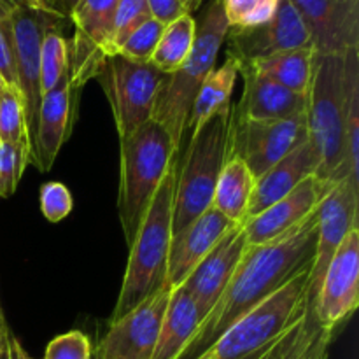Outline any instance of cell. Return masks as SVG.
I'll use <instances>...</instances> for the list:
<instances>
[{
    "label": "cell",
    "mask_w": 359,
    "mask_h": 359,
    "mask_svg": "<svg viewBox=\"0 0 359 359\" xmlns=\"http://www.w3.org/2000/svg\"><path fill=\"white\" fill-rule=\"evenodd\" d=\"M318 241L316 212L290 233L262 245H248L226 290L200 323L195 337L177 359H198L242 316L311 270Z\"/></svg>",
    "instance_id": "obj_1"
},
{
    "label": "cell",
    "mask_w": 359,
    "mask_h": 359,
    "mask_svg": "<svg viewBox=\"0 0 359 359\" xmlns=\"http://www.w3.org/2000/svg\"><path fill=\"white\" fill-rule=\"evenodd\" d=\"M309 272L242 316L198 359H302L311 344L305 330Z\"/></svg>",
    "instance_id": "obj_2"
},
{
    "label": "cell",
    "mask_w": 359,
    "mask_h": 359,
    "mask_svg": "<svg viewBox=\"0 0 359 359\" xmlns=\"http://www.w3.org/2000/svg\"><path fill=\"white\" fill-rule=\"evenodd\" d=\"M358 65L359 51L346 56L314 53L312 81L307 93V133L319 156V170L316 175L332 184L351 179L346 114L351 72Z\"/></svg>",
    "instance_id": "obj_3"
},
{
    "label": "cell",
    "mask_w": 359,
    "mask_h": 359,
    "mask_svg": "<svg viewBox=\"0 0 359 359\" xmlns=\"http://www.w3.org/2000/svg\"><path fill=\"white\" fill-rule=\"evenodd\" d=\"M179 158L170 165L163 181L140 223L130 245L128 265L123 277L121 291L109 323L125 314L165 287L167 262L174 223V195Z\"/></svg>",
    "instance_id": "obj_4"
},
{
    "label": "cell",
    "mask_w": 359,
    "mask_h": 359,
    "mask_svg": "<svg viewBox=\"0 0 359 359\" xmlns=\"http://www.w3.org/2000/svg\"><path fill=\"white\" fill-rule=\"evenodd\" d=\"M228 25L221 0H210L202 21L196 25L195 41L188 58L175 72L167 74L158 91L151 119L170 135L175 149H181L184 133L188 132L193 102L205 77L216 67L217 55L226 41Z\"/></svg>",
    "instance_id": "obj_5"
},
{
    "label": "cell",
    "mask_w": 359,
    "mask_h": 359,
    "mask_svg": "<svg viewBox=\"0 0 359 359\" xmlns=\"http://www.w3.org/2000/svg\"><path fill=\"white\" fill-rule=\"evenodd\" d=\"M177 158L179 153L170 135L153 119L119 140L118 214L128 248L156 195L158 186Z\"/></svg>",
    "instance_id": "obj_6"
},
{
    "label": "cell",
    "mask_w": 359,
    "mask_h": 359,
    "mask_svg": "<svg viewBox=\"0 0 359 359\" xmlns=\"http://www.w3.org/2000/svg\"><path fill=\"white\" fill-rule=\"evenodd\" d=\"M231 123L233 107L230 112L210 118L189 137L188 151L177 163L172 235L184 230L212 207L214 189L230 153Z\"/></svg>",
    "instance_id": "obj_7"
},
{
    "label": "cell",
    "mask_w": 359,
    "mask_h": 359,
    "mask_svg": "<svg viewBox=\"0 0 359 359\" xmlns=\"http://www.w3.org/2000/svg\"><path fill=\"white\" fill-rule=\"evenodd\" d=\"M165 76L149 62L137 63L121 55L105 60L95 79L111 105L119 140L149 121Z\"/></svg>",
    "instance_id": "obj_8"
},
{
    "label": "cell",
    "mask_w": 359,
    "mask_h": 359,
    "mask_svg": "<svg viewBox=\"0 0 359 359\" xmlns=\"http://www.w3.org/2000/svg\"><path fill=\"white\" fill-rule=\"evenodd\" d=\"M359 210V184L349 177L335 182L328 189L316 209L318 216V241H316L314 262L307 280V294H305V312L316 318L314 309L318 300L319 287L330 262L335 256L346 235L358 226Z\"/></svg>",
    "instance_id": "obj_9"
},
{
    "label": "cell",
    "mask_w": 359,
    "mask_h": 359,
    "mask_svg": "<svg viewBox=\"0 0 359 359\" xmlns=\"http://www.w3.org/2000/svg\"><path fill=\"white\" fill-rule=\"evenodd\" d=\"M63 18L28 9L21 4L11 7L13 25L14 60H16L18 93L23 102L25 125H27L28 144L35 137L39 107H41V46L46 32L58 27Z\"/></svg>",
    "instance_id": "obj_10"
},
{
    "label": "cell",
    "mask_w": 359,
    "mask_h": 359,
    "mask_svg": "<svg viewBox=\"0 0 359 359\" xmlns=\"http://www.w3.org/2000/svg\"><path fill=\"white\" fill-rule=\"evenodd\" d=\"M307 139V114L280 121H252L233 112L228 156L241 158L258 179Z\"/></svg>",
    "instance_id": "obj_11"
},
{
    "label": "cell",
    "mask_w": 359,
    "mask_h": 359,
    "mask_svg": "<svg viewBox=\"0 0 359 359\" xmlns=\"http://www.w3.org/2000/svg\"><path fill=\"white\" fill-rule=\"evenodd\" d=\"M119 0H77L69 14L74 23L70 42V84L81 91L109 58V39Z\"/></svg>",
    "instance_id": "obj_12"
},
{
    "label": "cell",
    "mask_w": 359,
    "mask_h": 359,
    "mask_svg": "<svg viewBox=\"0 0 359 359\" xmlns=\"http://www.w3.org/2000/svg\"><path fill=\"white\" fill-rule=\"evenodd\" d=\"M170 291L163 287L118 321L109 323L91 359H151Z\"/></svg>",
    "instance_id": "obj_13"
},
{
    "label": "cell",
    "mask_w": 359,
    "mask_h": 359,
    "mask_svg": "<svg viewBox=\"0 0 359 359\" xmlns=\"http://www.w3.org/2000/svg\"><path fill=\"white\" fill-rule=\"evenodd\" d=\"M359 305V228H353L330 262L314 314L319 326L339 330Z\"/></svg>",
    "instance_id": "obj_14"
},
{
    "label": "cell",
    "mask_w": 359,
    "mask_h": 359,
    "mask_svg": "<svg viewBox=\"0 0 359 359\" xmlns=\"http://www.w3.org/2000/svg\"><path fill=\"white\" fill-rule=\"evenodd\" d=\"M228 53L238 63L265 58L277 53L312 48L311 35L291 0H279L270 21L252 28L228 30Z\"/></svg>",
    "instance_id": "obj_15"
},
{
    "label": "cell",
    "mask_w": 359,
    "mask_h": 359,
    "mask_svg": "<svg viewBox=\"0 0 359 359\" xmlns=\"http://www.w3.org/2000/svg\"><path fill=\"white\" fill-rule=\"evenodd\" d=\"M311 35L316 55L359 51V0H291Z\"/></svg>",
    "instance_id": "obj_16"
},
{
    "label": "cell",
    "mask_w": 359,
    "mask_h": 359,
    "mask_svg": "<svg viewBox=\"0 0 359 359\" xmlns=\"http://www.w3.org/2000/svg\"><path fill=\"white\" fill-rule=\"evenodd\" d=\"M244 223H235L223 235V238L210 249L209 255L195 266L188 279L181 284L182 290L196 304L202 321L209 316L223 291L226 290L228 283L248 248Z\"/></svg>",
    "instance_id": "obj_17"
},
{
    "label": "cell",
    "mask_w": 359,
    "mask_h": 359,
    "mask_svg": "<svg viewBox=\"0 0 359 359\" xmlns=\"http://www.w3.org/2000/svg\"><path fill=\"white\" fill-rule=\"evenodd\" d=\"M79 91L70 84V72L62 77L58 86L42 95L37 116V128L30 146V163L39 172H49L56 156L67 142L76 121Z\"/></svg>",
    "instance_id": "obj_18"
},
{
    "label": "cell",
    "mask_w": 359,
    "mask_h": 359,
    "mask_svg": "<svg viewBox=\"0 0 359 359\" xmlns=\"http://www.w3.org/2000/svg\"><path fill=\"white\" fill-rule=\"evenodd\" d=\"M332 186V182L323 181L318 175H311L269 209L251 219H245L244 233L248 245L266 244L300 226L316 212L319 202Z\"/></svg>",
    "instance_id": "obj_19"
},
{
    "label": "cell",
    "mask_w": 359,
    "mask_h": 359,
    "mask_svg": "<svg viewBox=\"0 0 359 359\" xmlns=\"http://www.w3.org/2000/svg\"><path fill=\"white\" fill-rule=\"evenodd\" d=\"M233 224L214 207H210L184 230L172 235L165 287L174 290L181 286Z\"/></svg>",
    "instance_id": "obj_20"
},
{
    "label": "cell",
    "mask_w": 359,
    "mask_h": 359,
    "mask_svg": "<svg viewBox=\"0 0 359 359\" xmlns=\"http://www.w3.org/2000/svg\"><path fill=\"white\" fill-rule=\"evenodd\" d=\"M238 74L244 79V91L235 116L252 121H280L307 114V97L298 95L270 77L263 76L251 65H241Z\"/></svg>",
    "instance_id": "obj_21"
},
{
    "label": "cell",
    "mask_w": 359,
    "mask_h": 359,
    "mask_svg": "<svg viewBox=\"0 0 359 359\" xmlns=\"http://www.w3.org/2000/svg\"><path fill=\"white\" fill-rule=\"evenodd\" d=\"M318 170L319 156L311 140L307 139L256 179L251 202H249L248 219L269 209L277 200L293 191L305 179L318 174Z\"/></svg>",
    "instance_id": "obj_22"
},
{
    "label": "cell",
    "mask_w": 359,
    "mask_h": 359,
    "mask_svg": "<svg viewBox=\"0 0 359 359\" xmlns=\"http://www.w3.org/2000/svg\"><path fill=\"white\" fill-rule=\"evenodd\" d=\"M202 318L196 304L181 286L170 291L151 359H177L195 337Z\"/></svg>",
    "instance_id": "obj_23"
},
{
    "label": "cell",
    "mask_w": 359,
    "mask_h": 359,
    "mask_svg": "<svg viewBox=\"0 0 359 359\" xmlns=\"http://www.w3.org/2000/svg\"><path fill=\"white\" fill-rule=\"evenodd\" d=\"M241 63L228 55L219 67H214L212 72L205 77L196 93L189 116L188 130L195 135L210 118L231 111V93L237 83Z\"/></svg>",
    "instance_id": "obj_24"
},
{
    "label": "cell",
    "mask_w": 359,
    "mask_h": 359,
    "mask_svg": "<svg viewBox=\"0 0 359 359\" xmlns=\"http://www.w3.org/2000/svg\"><path fill=\"white\" fill-rule=\"evenodd\" d=\"M255 182V175L241 158L228 156L214 189L212 207L231 223H244Z\"/></svg>",
    "instance_id": "obj_25"
},
{
    "label": "cell",
    "mask_w": 359,
    "mask_h": 359,
    "mask_svg": "<svg viewBox=\"0 0 359 359\" xmlns=\"http://www.w3.org/2000/svg\"><path fill=\"white\" fill-rule=\"evenodd\" d=\"M241 65H251L252 69L279 83L280 86L307 97L312 81L314 49L302 48L293 49V51L277 53V55L252 60V62L241 63Z\"/></svg>",
    "instance_id": "obj_26"
},
{
    "label": "cell",
    "mask_w": 359,
    "mask_h": 359,
    "mask_svg": "<svg viewBox=\"0 0 359 359\" xmlns=\"http://www.w3.org/2000/svg\"><path fill=\"white\" fill-rule=\"evenodd\" d=\"M196 34V21L191 14H182L172 23L165 25L156 49L149 63L160 72L172 74L184 63L193 48Z\"/></svg>",
    "instance_id": "obj_27"
},
{
    "label": "cell",
    "mask_w": 359,
    "mask_h": 359,
    "mask_svg": "<svg viewBox=\"0 0 359 359\" xmlns=\"http://www.w3.org/2000/svg\"><path fill=\"white\" fill-rule=\"evenodd\" d=\"M70 72V42L53 27L46 32L41 46V93L58 86L62 77Z\"/></svg>",
    "instance_id": "obj_28"
},
{
    "label": "cell",
    "mask_w": 359,
    "mask_h": 359,
    "mask_svg": "<svg viewBox=\"0 0 359 359\" xmlns=\"http://www.w3.org/2000/svg\"><path fill=\"white\" fill-rule=\"evenodd\" d=\"M0 142L25 144L30 151L23 102L18 90L11 86L0 95Z\"/></svg>",
    "instance_id": "obj_29"
},
{
    "label": "cell",
    "mask_w": 359,
    "mask_h": 359,
    "mask_svg": "<svg viewBox=\"0 0 359 359\" xmlns=\"http://www.w3.org/2000/svg\"><path fill=\"white\" fill-rule=\"evenodd\" d=\"M151 18L146 0H119L112 20L111 39H109V56L118 55L119 48L135 28Z\"/></svg>",
    "instance_id": "obj_30"
},
{
    "label": "cell",
    "mask_w": 359,
    "mask_h": 359,
    "mask_svg": "<svg viewBox=\"0 0 359 359\" xmlns=\"http://www.w3.org/2000/svg\"><path fill=\"white\" fill-rule=\"evenodd\" d=\"M230 28H252L276 14L279 0H221Z\"/></svg>",
    "instance_id": "obj_31"
},
{
    "label": "cell",
    "mask_w": 359,
    "mask_h": 359,
    "mask_svg": "<svg viewBox=\"0 0 359 359\" xmlns=\"http://www.w3.org/2000/svg\"><path fill=\"white\" fill-rule=\"evenodd\" d=\"M30 163V151L25 144L0 142V196L14 195L25 168Z\"/></svg>",
    "instance_id": "obj_32"
},
{
    "label": "cell",
    "mask_w": 359,
    "mask_h": 359,
    "mask_svg": "<svg viewBox=\"0 0 359 359\" xmlns=\"http://www.w3.org/2000/svg\"><path fill=\"white\" fill-rule=\"evenodd\" d=\"M346 147L351 179L359 184V65L351 72L346 114Z\"/></svg>",
    "instance_id": "obj_33"
},
{
    "label": "cell",
    "mask_w": 359,
    "mask_h": 359,
    "mask_svg": "<svg viewBox=\"0 0 359 359\" xmlns=\"http://www.w3.org/2000/svg\"><path fill=\"white\" fill-rule=\"evenodd\" d=\"M163 28V25L149 18L126 37V41L119 48L118 55H121L126 60H132V62L147 63L153 56L154 49H156Z\"/></svg>",
    "instance_id": "obj_34"
},
{
    "label": "cell",
    "mask_w": 359,
    "mask_h": 359,
    "mask_svg": "<svg viewBox=\"0 0 359 359\" xmlns=\"http://www.w3.org/2000/svg\"><path fill=\"white\" fill-rule=\"evenodd\" d=\"M93 346L90 337L79 330H72L55 337L48 344L44 359H91Z\"/></svg>",
    "instance_id": "obj_35"
},
{
    "label": "cell",
    "mask_w": 359,
    "mask_h": 359,
    "mask_svg": "<svg viewBox=\"0 0 359 359\" xmlns=\"http://www.w3.org/2000/svg\"><path fill=\"white\" fill-rule=\"evenodd\" d=\"M13 6L14 4L0 2V74L7 86L18 90L13 25H11V7Z\"/></svg>",
    "instance_id": "obj_36"
},
{
    "label": "cell",
    "mask_w": 359,
    "mask_h": 359,
    "mask_svg": "<svg viewBox=\"0 0 359 359\" xmlns=\"http://www.w3.org/2000/svg\"><path fill=\"white\" fill-rule=\"evenodd\" d=\"M39 195H41V210L49 223H60L72 212V195L62 182H46L41 186Z\"/></svg>",
    "instance_id": "obj_37"
},
{
    "label": "cell",
    "mask_w": 359,
    "mask_h": 359,
    "mask_svg": "<svg viewBox=\"0 0 359 359\" xmlns=\"http://www.w3.org/2000/svg\"><path fill=\"white\" fill-rule=\"evenodd\" d=\"M146 4L151 18L163 25V27L181 18L182 14H189L184 9L181 0H146Z\"/></svg>",
    "instance_id": "obj_38"
},
{
    "label": "cell",
    "mask_w": 359,
    "mask_h": 359,
    "mask_svg": "<svg viewBox=\"0 0 359 359\" xmlns=\"http://www.w3.org/2000/svg\"><path fill=\"white\" fill-rule=\"evenodd\" d=\"M333 335H335V330L321 328V332H319V335L316 337L312 347L307 351V354H305L302 359H328Z\"/></svg>",
    "instance_id": "obj_39"
},
{
    "label": "cell",
    "mask_w": 359,
    "mask_h": 359,
    "mask_svg": "<svg viewBox=\"0 0 359 359\" xmlns=\"http://www.w3.org/2000/svg\"><path fill=\"white\" fill-rule=\"evenodd\" d=\"M18 4H21V6L28 7V9H34V11H42V13L53 14V16L63 18L62 14H60L58 11H56L55 7H53L51 0H18ZM63 20H67V18H63Z\"/></svg>",
    "instance_id": "obj_40"
},
{
    "label": "cell",
    "mask_w": 359,
    "mask_h": 359,
    "mask_svg": "<svg viewBox=\"0 0 359 359\" xmlns=\"http://www.w3.org/2000/svg\"><path fill=\"white\" fill-rule=\"evenodd\" d=\"M21 342L13 335L11 330H7L6 333V356L4 359H21L20 351H21Z\"/></svg>",
    "instance_id": "obj_41"
},
{
    "label": "cell",
    "mask_w": 359,
    "mask_h": 359,
    "mask_svg": "<svg viewBox=\"0 0 359 359\" xmlns=\"http://www.w3.org/2000/svg\"><path fill=\"white\" fill-rule=\"evenodd\" d=\"M51 4L63 18H69L70 11H72V7L76 6L77 0H51Z\"/></svg>",
    "instance_id": "obj_42"
},
{
    "label": "cell",
    "mask_w": 359,
    "mask_h": 359,
    "mask_svg": "<svg viewBox=\"0 0 359 359\" xmlns=\"http://www.w3.org/2000/svg\"><path fill=\"white\" fill-rule=\"evenodd\" d=\"M9 330L7 326L6 318H4V312H2V305H0V359H4L6 356V333Z\"/></svg>",
    "instance_id": "obj_43"
},
{
    "label": "cell",
    "mask_w": 359,
    "mask_h": 359,
    "mask_svg": "<svg viewBox=\"0 0 359 359\" xmlns=\"http://www.w3.org/2000/svg\"><path fill=\"white\" fill-rule=\"evenodd\" d=\"M181 2H182V6H184V9L191 14V13H195V11L200 9V6L203 4V0H181Z\"/></svg>",
    "instance_id": "obj_44"
},
{
    "label": "cell",
    "mask_w": 359,
    "mask_h": 359,
    "mask_svg": "<svg viewBox=\"0 0 359 359\" xmlns=\"http://www.w3.org/2000/svg\"><path fill=\"white\" fill-rule=\"evenodd\" d=\"M7 88H9V86H7V83H6V81H4L2 74H0V95H2V93H4V91H6V90H7Z\"/></svg>",
    "instance_id": "obj_45"
},
{
    "label": "cell",
    "mask_w": 359,
    "mask_h": 359,
    "mask_svg": "<svg viewBox=\"0 0 359 359\" xmlns=\"http://www.w3.org/2000/svg\"><path fill=\"white\" fill-rule=\"evenodd\" d=\"M20 356H21V359H34V358L30 356V354L27 353V351L23 349V347H21V351H20Z\"/></svg>",
    "instance_id": "obj_46"
},
{
    "label": "cell",
    "mask_w": 359,
    "mask_h": 359,
    "mask_svg": "<svg viewBox=\"0 0 359 359\" xmlns=\"http://www.w3.org/2000/svg\"><path fill=\"white\" fill-rule=\"evenodd\" d=\"M0 2H7V4H18V0H0Z\"/></svg>",
    "instance_id": "obj_47"
}]
</instances>
